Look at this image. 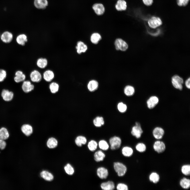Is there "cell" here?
Returning a JSON list of instances; mask_svg holds the SVG:
<instances>
[{
  "instance_id": "6da1fadb",
  "label": "cell",
  "mask_w": 190,
  "mask_h": 190,
  "mask_svg": "<svg viewBox=\"0 0 190 190\" xmlns=\"http://www.w3.org/2000/svg\"><path fill=\"white\" fill-rule=\"evenodd\" d=\"M113 167L115 172L119 177H122L126 173L127 168L126 166L123 163L116 162L113 163Z\"/></svg>"
},
{
  "instance_id": "7a4b0ae2",
  "label": "cell",
  "mask_w": 190,
  "mask_h": 190,
  "mask_svg": "<svg viewBox=\"0 0 190 190\" xmlns=\"http://www.w3.org/2000/svg\"><path fill=\"white\" fill-rule=\"evenodd\" d=\"M92 8L94 13L97 16H102L105 12V7L104 4L101 2L94 3L92 5Z\"/></svg>"
},
{
  "instance_id": "3957f363",
  "label": "cell",
  "mask_w": 190,
  "mask_h": 190,
  "mask_svg": "<svg viewBox=\"0 0 190 190\" xmlns=\"http://www.w3.org/2000/svg\"><path fill=\"white\" fill-rule=\"evenodd\" d=\"M110 148L112 150H116L118 149L121 146L122 141L119 137L115 136L110 138L109 140Z\"/></svg>"
},
{
  "instance_id": "277c9868",
  "label": "cell",
  "mask_w": 190,
  "mask_h": 190,
  "mask_svg": "<svg viewBox=\"0 0 190 190\" xmlns=\"http://www.w3.org/2000/svg\"><path fill=\"white\" fill-rule=\"evenodd\" d=\"M171 82L174 88L180 90L182 89L183 80L181 77L177 75H174L172 78Z\"/></svg>"
},
{
  "instance_id": "5b68a950",
  "label": "cell",
  "mask_w": 190,
  "mask_h": 190,
  "mask_svg": "<svg viewBox=\"0 0 190 190\" xmlns=\"http://www.w3.org/2000/svg\"><path fill=\"white\" fill-rule=\"evenodd\" d=\"M115 48L117 50L124 51L128 48V46L127 43L121 38L116 39L115 42Z\"/></svg>"
},
{
  "instance_id": "8992f818",
  "label": "cell",
  "mask_w": 190,
  "mask_h": 190,
  "mask_svg": "<svg viewBox=\"0 0 190 190\" xmlns=\"http://www.w3.org/2000/svg\"><path fill=\"white\" fill-rule=\"evenodd\" d=\"M135 125L132 128L131 131V135L137 139L140 138L143 132L140 124L138 122L135 123Z\"/></svg>"
},
{
  "instance_id": "52a82bcc",
  "label": "cell",
  "mask_w": 190,
  "mask_h": 190,
  "mask_svg": "<svg viewBox=\"0 0 190 190\" xmlns=\"http://www.w3.org/2000/svg\"><path fill=\"white\" fill-rule=\"evenodd\" d=\"M149 26L152 28L155 29L159 27L162 24L161 19L158 17L153 16L148 21Z\"/></svg>"
},
{
  "instance_id": "ba28073f",
  "label": "cell",
  "mask_w": 190,
  "mask_h": 190,
  "mask_svg": "<svg viewBox=\"0 0 190 190\" xmlns=\"http://www.w3.org/2000/svg\"><path fill=\"white\" fill-rule=\"evenodd\" d=\"M127 2L126 0H116L115 4V8L117 11H125L127 8Z\"/></svg>"
},
{
  "instance_id": "9c48e42d",
  "label": "cell",
  "mask_w": 190,
  "mask_h": 190,
  "mask_svg": "<svg viewBox=\"0 0 190 190\" xmlns=\"http://www.w3.org/2000/svg\"><path fill=\"white\" fill-rule=\"evenodd\" d=\"M153 148L156 152L158 153H160L165 151L166 146L163 141L157 140L154 142L153 145Z\"/></svg>"
},
{
  "instance_id": "30bf717a",
  "label": "cell",
  "mask_w": 190,
  "mask_h": 190,
  "mask_svg": "<svg viewBox=\"0 0 190 190\" xmlns=\"http://www.w3.org/2000/svg\"><path fill=\"white\" fill-rule=\"evenodd\" d=\"M159 99L158 97L155 96L150 97L146 101L147 106L149 109L154 108L158 103Z\"/></svg>"
},
{
  "instance_id": "8fae6325",
  "label": "cell",
  "mask_w": 190,
  "mask_h": 190,
  "mask_svg": "<svg viewBox=\"0 0 190 190\" xmlns=\"http://www.w3.org/2000/svg\"><path fill=\"white\" fill-rule=\"evenodd\" d=\"M164 133L163 129L160 127H157L155 128L152 132L153 136L157 140L161 139L164 135Z\"/></svg>"
},
{
  "instance_id": "7c38bea8",
  "label": "cell",
  "mask_w": 190,
  "mask_h": 190,
  "mask_svg": "<svg viewBox=\"0 0 190 190\" xmlns=\"http://www.w3.org/2000/svg\"><path fill=\"white\" fill-rule=\"evenodd\" d=\"M96 173L97 176L101 179H106L108 175L107 169L103 167H100L97 169Z\"/></svg>"
},
{
  "instance_id": "4fadbf2b",
  "label": "cell",
  "mask_w": 190,
  "mask_h": 190,
  "mask_svg": "<svg viewBox=\"0 0 190 190\" xmlns=\"http://www.w3.org/2000/svg\"><path fill=\"white\" fill-rule=\"evenodd\" d=\"M30 77L31 80L34 82H40L42 78V75L41 73L36 70H34L31 72Z\"/></svg>"
},
{
  "instance_id": "5bb4252c",
  "label": "cell",
  "mask_w": 190,
  "mask_h": 190,
  "mask_svg": "<svg viewBox=\"0 0 190 190\" xmlns=\"http://www.w3.org/2000/svg\"><path fill=\"white\" fill-rule=\"evenodd\" d=\"M100 187L103 190H113L115 188V186L113 181L109 180L102 183Z\"/></svg>"
},
{
  "instance_id": "9a60e30c",
  "label": "cell",
  "mask_w": 190,
  "mask_h": 190,
  "mask_svg": "<svg viewBox=\"0 0 190 190\" xmlns=\"http://www.w3.org/2000/svg\"><path fill=\"white\" fill-rule=\"evenodd\" d=\"M75 48L77 52L79 54L85 52L88 49L86 45L81 41H79L77 42Z\"/></svg>"
},
{
  "instance_id": "2e32d148",
  "label": "cell",
  "mask_w": 190,
  "mask_h": 190,
  "mask_svg": "<svg viewBox=\"0 0 190 190\" xmlns=\"http://www.w3.org/2000/svg\"><path fill=\"white\" fill-rule=\"evenodd\" d=\"M13 35L12 33L9 31H6L3 32L1 36L2 41L4 42L8 43L12 40Z\"/></svg>"
},
{
  "instance_id": "e0dca14e",
  "label": "cell",
  "mask_w": 190,
  "mask_h": 190,
  "mask_svg": "<svg viewBox=\"0 0 190 190\" xmlns=\"http://www.w3.org/2000/svg\"><path fill=\"white\" fill-rule=\"evenodd\" d=\"M1 95L3 100L7 101L11 100L13 97V92L6 89L3 90Z\"/></svg>"
},
{
  "instance_id": "ac0fdd59",
  "label": "cell",
  "mask_w": 190,
  "mask_h": 190,
  "mask_svg": "<svg viewBox=\"0 0 190 190\" xmlns=\"http://www.w3.org/2000/svg\"><path fill=\"white\" fill-rule=\"evenodd\" d=\"M22 89L25 93H27L33 90L34 88V86L29 81H24L22 85Z\"/></svg>"
},
{
  "instance_id": "d6986e66",
  "label": "cell",
  "mask_w": 190,
  "mask_h": 190,
  "mask_svg": "<svg viewBox=\"0 0 190 190\" xmlns=\"http://www.w3.org/2000/svg\"><path fill=\"white\" fill-rule=\"evenodd\" d=\"M54 77V72L50 70H48L45 71L43 74V78L46 81L49 82L52 81Z\"/></svg>"
},
{
  "instance_id": "ffe728a7",
  "label": "cell",
  "mask_w": 190,
  "mask_h": 190,
  "mask_svg": "<svg viewBox=\"0 0 190 190\" xmlns=\"http://www.w3.org/2000/svg\"><path fill=\"white\" fill-rule=\"evenodd\" d=\"M34 4L36 8L43 9L46 8L48 3L47 0H34Z\"/></svg>"
},
{
  "instance_id": "44dd1931",
  "label": "cell",
  "mask_w": 190,
  "mask_h": 190,
  "mask_svg": "<svg viewBox=\"0 0 190 190\" xmlns=\"http://www.w3.org/2000/svg\"><path fill=\"white\" fill-rule=\"evenodd\" d=\"M21 130L26 136H30L32 133L33 129L31 126L29 124H25L22 126Z\"/></svg>"
},
{
  "instance_id": "7402d4cb",
  "label": "cell",
  "mask_w": 190,
  "mask_h": 190,
  "mask_svg": "<svg viewBox=\"0 0 190 190\" xmlns=\"http://www.w3.org/2000/svg\"><path fill=\"white\" fill-rule=\"evenodd\" d=\"M105 156V154L101 150H97L94 154V160L97 162L103 161Z\"/></svg>"
},
{
  "instance_id": "603a6c76",
  "label": "cell",
  "mask_w": 190,
  "mask_h": 190,
  "mask_svg": "<svg viewBox=\"0 0 190 190\" xmlns=\"http://www.w3.org/2000/svg\"><path fill=\"white\" fill-rule=\"evenodd\" d=\"M102 36L100 34L97 32L92 33L90 36V40L94 44H97L101 39Z\"/></svg>"
},
{
  "instance_id": "cb8c5ba5",
  "label": "cell",
  "mask_w": 190,
  "mask_h": 190,
  "mask_svg": "<svg viewBox=\"0 0 190 190\" xmlns=\"http://www.w3.org/2000/svg\"><path fill=\"white\" fill-rule=\"evenodd\" d=\"M133 149L129 146H125L122 148L121 150L122 154L126 157L131 156L133 155Z\"/></svg>"
},
{
  "instance_id": "d4e9b609",
  "label": "cell",
  "mask_w": 190,
  "mask_h": 190,
  "mask_svg": "<svg viewBox=\"0 0 190 190\" xmlns=\"http://www.w3.org/2000/svg\"><path fill=\"white\" fill-rule=\"evenodd\" d=\"M98 86V82L96 80H94L89 81L87 85L88 90L91 92L94 91L97 89Z\"/></svg>"
},
{
  "instance_id": "484cf974",
  "label": "cell",
  "mask_w": 190,
  "mask_h": 190,
  "mask_svg": "<svg viewBox=\"0 0 190 190\" xmlns=\"http://www.w3.org/2000/svg\"><path fill=\"white\" fill-rule=\"evenodd\" d=\"M15 76L14 78L15 81L17 83H19L24 80L26 78V76L23 72L20 70L17 71L15 74Z\"/></svg>"
},
{
  "instance_id": "4316f807",
  "label": "cell",
  "mask_w": 190,
  "mask_h": 190,
  "mask_svg": "<svg viewBox=\"0 0 190 190\" xmlns=\"http://www.w3.org/2000/svg\"><path fill=\"white\" fill-rule=\"evenodd\" d=\"M179 184L183 189H188L190 187V180L189 179L184 177L180 180Z\"/></svg>"
},
{
  "instance_id": "83f0119b",
  "label": "cell",
  "mask_w": 190,
  "mask_h": 190,
  "mask_svg": "<svg viewBox=\"0 0 190 190\" xmlns=\"http://www.w3.org/2000/svg\"><path fill=\"white\" fill-rule=\"evenodd\" d=\"M16 41L19 44L24 46L27 41V36L24 34H20L17 37Z\"/></svg>"
},
{
  "instance_id": "f1b7e54d",
  "label": "cell",
  "mask_w": 190,
  "mask_h": 190,
  "mask_svg": "<svg viewBox=\"0 0 190 190\" xmlns=\"http://www.w3.org/2000/svg\"><path fill=\"white\" fill-rule=\"evenodd\" d=\"M48 64V60L45 58H40L37 59L36 62V64L37 66L41 69L45 68L47 66Z\"/></svg>"
},
{
  "instance_id": "f546056e",
  "label": "cell",
  "mask_w": 190,
  "mask_h": 190,
  "mask_svg": "<svg viewBox=\"0 0 190 190\" xmlns=\"http://www.w3.org/2000/svg\"><path fill=\"white\" fill-rule=\"evenodd\" d=\"M149 179L150 181L154 183H158L160 179L159 175L155 172H153L149 175Z\"/></svg>"
},
{
  "instance_id": "4dcf8cb0",
  "label": "cell",
  "mask_w": 190,
  "mask_h": 190,
  "mask_svg": "<svg viewBox=\"0 0 190 190\" xmlns=\"http://www.w3.org/2000/svg\"><path fill=\"white\" fill-rule=\"evenodd\" d=\"M124 92L125 95L128 96H130L134 94L135 92V89L132 86L127 85L125 87Z\"/></svg>"
},
{
  "instance_id": "1f68e13d",
  "label": "cell",
  "mask_w": 190,
  "mask_h": 190,
  "mask_svg": "<svg viewBox=\"0 0 190 190\" xmlns=\"http://www.w3.org/2000/svg\"><path fill=\"white\" fill-rule=\"evenodd\" d=\"M40 174L41 177L47 181H51L54 178L53 175L50 173L46 171H42L40 173Z\"/></svg>"
},
{
  "instance_id": "d6a6232c",
  "label": "cell",
  "mask_w": 190,
  "mask_h": 190,
  "mask_svg": "<svg viewBox=\"0 0 190 190\" xmlns=\"http://www.w3.org/2000/svg\"><path fill=\"white\" fill-rule=\"evenodd\" d=\"M9 136L8 131L6 128L2 127L0 129V139L6 140L8 138Z\"/></svg>"
},
{
  "instance_id": "836d02e7",
  "label": "cell",
  "mask_w": 190,
  "mask_h": 190,
  "mask_svg": "<svg viewBox=\"0 0 190 190\" xmlns=\"http://www.w3.org/2000/svg\"><path fill=\"white\" fill-rule=\"evenodd\" d=\"M75 142L76 144L78 146L80 147L82 145L86 144L87 142L86 138L82 136H79L76 138Z\"/></svg>"
},
{
  "instance_id": "e575fe53",
  "label": "cell",
  "mask_w": 190,
  "mask_h": 190,
  "mask_svg": "<svg viewBox=\"0 0 190 190\" xmlns=\"http://www.w3.org/2000/svg\"><path fill=\"white\" fill-rule=\"evenodd\" d=\"M93 124L96 127H100L103 125L104 123L103 118L101 116H97L93 120Z\"/></svg>"
},
{
  "instance_id": "d590c367",
  "label": "cell",
  "mask_w": 190,
  "mask_h": 190,
  "mask_svg": "<svg viewBox=\"0 0 190 190\" xmlns=\"http://www.w3.org/2000/svg\"><path fill=\"white\" fill-rule=\"evenodd\" d=\"M98 145L99 148L103 150H107L109 148V145L107 142L105 140H101L98 143Z\"/></svg>"
},
{
  "instance_id": "8d00e7d4",
  "label": "cell",
  "mask_w": 190,
  "mask_h": 190,
  "mask_svg": "<svg viewBox=\"0 0 190 190\" xmlns=\"http://www.w3.org/2000/svg\"><path fill=\"white\" fill-rule=\"evenodd\" d=\"M98 144L96 141L94 140H91L88 144V147L89 150L91 151H94L97 149Z\"/></svg>"
},
{
  "instance_id": "74e56055",
  "label": "cell",
  "mask_w": 190,
  "mask_h": 190,
  "mask_svg": "<svg viewBox=\"0 0 190 190\" xmlns=\"http://www.w3.org/2000/svg\"><path fill=\"white\" fill-rule=\"evenodd\" d=\"M57 141L55 138L53 137L49 139L47 143L48 147L50 148H55L57 146Z\"/></svg>"
},
{
  "instance_id": "f35d334b",
  "label": "cell",
  "mask_w": 190,
  "mask_h": 190,
  "mask_svg": "<svg viewBox=\"0 0 190 190\" xmlns=\"http://www.w3.org/2000/svg\"><path fill=\"white\" fill-rule=\"evenodd\" d=\"M181 171L184 175L188 176L190 174V165L189 164H185L183 165L181 168Z\"/></svg>"
},
{
  "instance_id": "ab89813d",
  "label": "cell",
  "mask_w": 190,
  "mask_h": 190,
  "mask_svg": "<svg viewBox=\"0 0 190 190\" xmlns=\"http://www.w3.org/2000/svg\"><path fill=\"white\" fill-rule=\"evenodd\" d=\"M49 88L51 92L52 93H54L58 91L59 86L57 83L54 82L50 84Z\"/></svg>"
},
{
  "instance_id": "60d3db41",
  "label": "cell",
  "mask_w": 190,
  "mask_h": 190,
  "mask_svg": "<svg viewBox=\"0 0 190 190\" xmlns=\"http://www.w3.org/2000/svg\"><path fill=\"white\" fill-rule=\"evenodd\" d=\"M135 149L138 151L142 153L145 152L146 150V145L142 142L138 143L135 146Z\"/></svg>"
},
{
  "instance_id": "b9f144b4",
  "label": "cell",
  "mask_w": 190,
  "mask_h": 190,
  "mask_svg": "<svg viewBox=\"0 0 190 190\" xmlns=\"http://www.w3.org/2000/svg\"><path fill=\"white\" fill-rule=\"evenodd\" d=\"M117 108L119 111L121 113L125 112L127 109L126 105L122 102H120L118 103Z\"/></svg>"
},
{
  "instance_id": "7bdbcfd3",
  "label": "cell",
  "mask_w": 190,
  "mask_h": 190,
  "mask_svg": "<svg viewBox=\"0 0 190 190\" xmlns=\"http://www.w3.org/2000/svg\"><path fill=\"white\" fill-rule=\"evenodd\" d=\"M66 173L69 175H72L74 172L73 168L69 164H68L64 167Z\"/></svg>"
},
{
  "instance_id": "ee69618b",
  "label": "cell",
  "mask_w": 190,
  "mask_h": 190,
  "mask_svg": "<svg viewBox=\"0 0 190 190\" xmlns=\"http://www.w3.org/2000/svg\"><path fill=\"white\" fill-rule=\"evenodd\" d=\"M116 189L117 190H128V187L125 184L119 183L117 185Z\"/></svg>"
},
{
  "instance_id": "f6af8a7d",
  "label": "cell",
  "mask_w": 190,
  "mask_h": 190,
  "mask_svg": "<svg viewBox=\"0 0 190 190\" xmlns=\"http://www.w3.org/2000/svg\"><path fill=\"white\" fill-rule=\"evenodd\" d=\"M7 73L4 70L0 69V82L4 80L6 77Z\"/></svg>"
},
{
  "instance_id": "bcb514c9",
  "label": "cell",
  "mask_w": 190,
  "mask_h": 190,
  "mask_svg": "<svg viewBox=\"0 0 190 190\" xmlns=\"http://www.w3.org/2000/svg\"><path fill=\"white\" fill-rule=\"evenodd\" d=\"M189 0H177L178 5L179 6H186Z\"/></svg>"
},
{
  "instance_id": "7dc6e473",
  "label": "cell",
  "mask_w": 190,
  "mask_h": 190,
  "mask_svg": "<svg viewBox=\"0 0 190 190\" xmlns=\"http://www.w3.org/2000/svg\"><path fill=\"white\" fill-rule=\"evenodd\" d=\"M6 142L5 140L0 139V149H4L6 148Z\"/></svg>"
},
{
  "instance_id": "c3c4849f",
  "label": "cell",
  "mask_w": 190,
  "mask_h": 190,
  "mask_svg": "<svg viewBox=\"0 0 190 190\" xmlns=\"http://www.w3.org/2000/svg\"><path fill=\"white\" fill-rule=\"evenodd\" d=\"M153 0H142L144 4L147 6H149L152 5L153 2Z\"/></svg>"
},
{
  "instance_id": "681fc988",
  "label": "cell",
  "mask_w": 190,
  "mask_h": 190,
  "mask_svg": "<svg viewBox=\"0 0 190 190\" xmlns=\"http://www.w3.org/2000/svg\"><path fill=\"white\" fill-rule=\"evenodd\" d=\"M190 78L189 77L185 81V85L186 87L188 89L190 88Z\"/></svg>"
},
{
  "instance_id": "f907efd6",
  "label": "cell",
  "mask_w": 190,
  "mask_h": 190,
  "mask_svg": "<svg viewBox=\"0 0 190 190\" xmlns=\"http://www.w3.org/2000/svg\"></svg>"
},
{
  "instance_id": "816d5d0a",
  "label": "cell",
  "mask_w": 190,
  "mask_h": 190,
  "mask_svg": "<svg viewBox=\"0 0 190 190\" xmlns=\"http://www.w3.org/2000/svg\"></svg>"
}]
</instances>
